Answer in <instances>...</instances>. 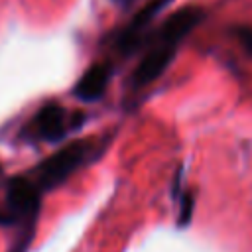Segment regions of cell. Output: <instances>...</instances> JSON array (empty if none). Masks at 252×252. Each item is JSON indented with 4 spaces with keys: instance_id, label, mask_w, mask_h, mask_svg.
I'll use <instances>...</instances> for the list:
<instances>
[{
    "instance_id": "cell-1",
    "label": "cell",
    "mask_w": 252,
    "mask_h": 252,
    "mask_svg": "<svg viewBox=\"0 0 252 252\" xmlns=\"http://www.w3.org/2000/svg\"><path fill=\"white\" fill-rule=\"evenodd\" d=\"M104 148L106 142H98L94 138L69 142L67 146L51 154L47 159L37 163L30 171V177L41 191H51L59 187L63 181H67L79 167L93 161Z\"/></svg>"
},
{
    "instance_id": "cell-2",
    "label": "cell",
    "mask_w": 252,
    "mask_h": 252,
    "mask_svg": "<svg viewBox=\"0 0 252 252\" xmlns=\"http://www.w3.org/2000/svg\"><path fill=\"white\" fill-rule=\"evenodd\" d=\"M83 122V116L67 118V112L63 106L57 102H47L43 104L35 116L26 124L24 136L30 140H43V142H57L61 140L69 130L77 128V124Z\"/></svg>"
},
{
    "instance_id": "cell-3",
    "label": "cell",
    "mask_w": 252,
    "mask_h": 252,
    "mask_svg": "<svg viewBox=\"0 0 252 252\" xmlns=\"http://www.w3.org/2000/svg\"><path fill=\"white\" fill-rule=\"evenodd\" d=\"M175 49H177V45H171V43H165V41L158 39V43L142 57V61L134 69V73L130 77V87L132 89H142V87L154 83L167 69V65L171 63V59L175 55Z\"/></svg>"
},
{
    "instance_id": "cell-4",
    "label": "cell",
    "mask_w": 252,
    "mask_h": 252,
    "mask_svg": "<svg viewBox=\"0 0 252 252\" xmlns=\"http://www.w3.org/2000/svg\"><path fill=\"white\" fill-rule=\"evenodd\" d=\"M171 4V0H150L132 20H130V24L126 26V30L120 33V37H118V47H120V51L122 53H132L138 45H140V39H142V33H144V30L152 24V20L163 10V8H167Z\"/></svg>"
},
{
    "instance_id": "cell-5",
    "label": "cell",
    "mask_w": 252,
    "mask_h": 252,
    "mask_svg": "<svg viewBox=\"0 0 252 252\" xmlns=\"http://www.w3.org/2000/svg\"><path fill=\"white\" fill-rule=\"evenodd\" d=\"M203 18H205V12L201 8H197V6H185V8L177 10L175 14H171L165 20V24L159 30L158 39L159 41H165V43H171V45H179V41L191 30H195L201 24Z\"/></svg>"
},
{
    "instance_id": "cell-6",
    "label": "cell",
    "mask_w": 252,
    "mask_h": 252,
    "mask_svg": "<svg viewBox=\"0 0 252 252\" xmlns=\"http://www.w3.org/2000/svg\"><path fill=\"white\" fill-rule=\"evenodd\" d=\"M108 81H110V67L106 63H94L77 81L73 93L83 102H94L104 94Z\"/></svg>"
},
{
    "instance_id": "cell-7",
    "label": "cell",
    "mask_w": 252,
    "mask_h": 252,
    "mask_svg": "<svg viewBox=\"0 0 252 252\" xmlns=\"http://www.w3.org/2000/svg\"><path fill=\"white\" fill-rule=\"evenodd\" d=\"M238 39L244 45L248 53H252V28H240L238 30Z\"/></svg>"
}]
</instances>
